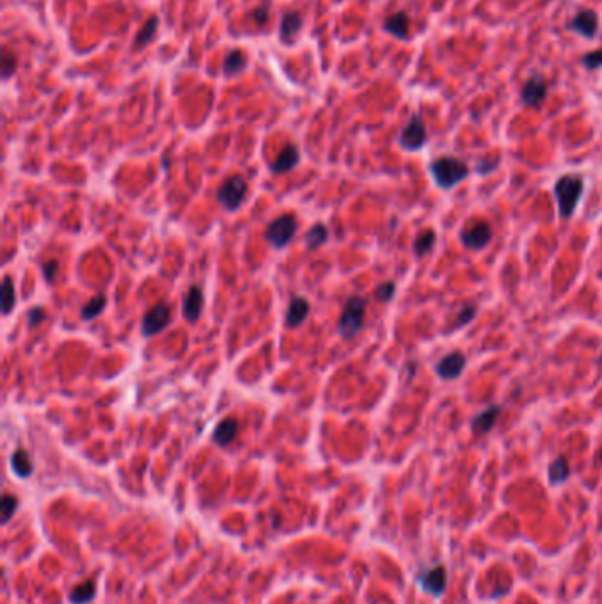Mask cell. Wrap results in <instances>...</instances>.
Instances as JSON below:
<instances>
[{"label":"cell","mask_w":602,"mask_h":604,"mask_svg":"<svg viewBox=\"0 0 602 604\" xmlns=\"http://www.w3.org/2000/svg\"><path fill=\"white\" fill-rule=\"evenodd\" d=\"M44 318H47V311L42 310V308L34 306L32 310H29V313H27L29 329H35L38 325H41L42 321H44Z\"/></svg>","instance_id":"obj_34"},{"label":"cell","mask_w":602,"mask_h":604,"mask_svg":"<svg viewBox=\"0 0 602 604\" xmlns=\"http://www.w3.org/2000/svg\"><path fill=\"white\" fill-rule=\"evenodd\" d=\"M398 142L405 150H410V152L421 150L422 147L426 145L428 131H426V124H424L421 115L415 113L414 117L408 120L407 126H405L403 129H401V133H399Z\"/></svg>","instance_id":"obj_7"},{"label":"cell","mask_w":602,"mask_h":604,"mask_svg":"<svg viewBox=\"0 0 602 604\" xmlns=\"http://www.w3.org/2000/svg\"><path fill=\"white\" fill-rule=\"evenodd\" d=\"M247 65V55L242 50H231L228 51L225 64H222V71L227 77H237L242 69H246Z\"/></svg>","instance_id":"obj_21"},{"label":"cell","mask_w":602,"mask_h":604,"mask_svg":"<svg viewBox=\"0 0 602 604\" xmlns=\"http://www.w3.org/2000/svg\"><path fill=\"white\" fill-rule=\"evenodd\" d=\"M158 25H159L158 16H150V18L147 19L145 25L142 27V31L136 34V39H135L136 48H145V46L152 41L154 34H156V31H158Z\"/></svg>","instance_id":"obj_28"},{"label":"cell","mask_w":602,"mask_h":604,"mask_svg":"<svg viewBox=\"0 0 602 604\" xmlns=\"http://www.w3.org/2000/svg\"><path fill=\"white\" fill-rule=\"evenodd\" d=\"M585 180L578 173H565L560 179H556L553 186L556 205H558V214L562 219H569L578 209V203L583 196Z\"/></svg>","instance_id":"obj_1"},{"label":"cell","mask_w":602,"mask_h":604,"mask_svg":"<svg viewBox=\"0 0 602 604\" xmlns=\"http://www.w3.org/2000/svg\"><path fill=\"white\" fill-rule=\"evenodd\" d=\"M205 308V294L204 288L198 287V285H193L189 287V290L186 292L184 302H182V317L188 321L195 324L198 321V318L202 317Z\"/></svg>","instance_id":"obj_12"},{"label":"cell","mask_w":602,"mask_h":604,"mask_svg":"<svg viewBox=\"0 0 602 604\" xmlns=\"http://www.w3.org/2000/svg\"><path fill=\"white\" fill-rule=\"evenodd\" d=\"M106 302H108V299L104 294L94 295V297L90 299V301H88L85 306H81V310H80L81 320L92 321L94 318L99 317V315L104 311V308H106Z\"/></svg>","instance_id":"obj_22"},{"label":"cell","mask_w":602,"mask_h":604,"mask_svg":"<svg viewBox=\"0 0 602 604\" xmlns=\"http://www.w3.org/2000/svg\"><path fill=\"white\" fill-rule=\"evenodd\" d=\"M496 166H498V161H496V163H493V165H487V161H484V163H480V165L477 166V172H479L480 175H486L487 172H491V170H495Z\"/></svg>","instance_id":"obj_37"},{"label":"cell","mask_w":602,"mask_h":604,"mask_svg":"<svg viewBox=\"0 0 602 604\" xmlns=\"http://www.w3.org/2000/svg\"><path fill=\"white\" fill-rule=\"evenodd\" d=\"M42 276H44V280H47V283H54L55 276H57L58 272V262L57 260H48L42 264Z\"/></svg>","instance_id":"obj_36"},{"label":"cell","mask_w":602,"mask_h":604,"mask_svg":"<svg viewBox=\"0 0 602 604\" xmlns=\"http://www.w3.org/2000/svg\"><path fill=\"white\" fill-rule=\"evenodd\" d=\"M250 193V184L242 175L235 173V175L228 177L227 180H222L221 186L218 189V200L228 212H235L241 209L244 200L247 198Z\"/></svg>","instance_id":"obj_4"},{"label":"cell","mask_w":602,"mask_h":604,"mask_svg":"<svg viewBox=\"0 0 602 604\" xmlns=\"http://www.w3.org/2000/svg\"><path fill=\"white\" fill-rule=\"evenodd\" d=\"M172 318V310L166 302H158L156 306L150 308L142 320V336L152 337L165 331Z\"/></svg>","instance_id":"obj_8"},{"label":"cell","mask_w":602,"mask_h":604,"mask_svg":"<svg viewBox=\"0 0 602 604\" xmlns=\"http://www.w3.org/2000/svg\"><path fill=\"white\" fill-rule=\"evenodd\" d=\"M430 173L438 188L449 191L463 182L470 173V168L463 159L454 156H440L431 161Z\"/></svg>","instance_id":"obj_2"},{"label":"cell","mask_w":602,"mask_h":604,"mask_svg":"<svg viewBox=\"0 0 602 604\" xmlns=\"http://www.w3.org/2000/svg\"><path fill=\"white\" fill-rule=\"evenodd\" d=\"M599 458H601V459H602V452H599Z\"/></svg>","instance_id":"obj_38"},{"label":"cell","mask_w":602,"mask_h":604,"mask_svg":"<svg viewBox=\"0 0 602 604\" xmlns=\"http://www.w3.org/2000/svg\"><path fill=\"white\" fill-rule=\"evenodd\" d=\"M11 467L18 477L27 479L34 474V459L25 449H18L11 456Z\"/></svg>","instance_id":"obj_20"},{"label":"cell","mask_w":602,"mask_h":604,"mask_svg":"<svg viewBox=\"0 0 602 604\" xmlns=\"http://www.w3.org/2000/svg\"><path fill=\"white\" fill-rule=\"evenodd\" d=\"M437 244V232L434 230H424L414 241V253L417 257H426L428 253Z\"/></svg>","instance_id":"obj_26"},{"label":"cell","mask_w":602,"mask_h":604,"mask_svg":"<svg viewBox=\"0 0 602 604\" xmlns=\"http://www.w3.org/2000/svg\"><path fill=\"white\" fill-rule=\"evenodd\" d=\"M569 475H571V467H569L567 459H565L564 456L553 459L548 468L549 482H551V484H562V482L567 481Z\"/></svg>","instance_id":"obj_24"},{"label":"cell","mask_w":602,"mask_h":604,"mask_svg":"<svg viewBox=\"0 0 602 604\" xmlns=\"http://www.w3.org/2000/svg\"><path fill=\"white\" fill-rule=\"evenodd\" d=\"M581 64H583V67H587L588 71H595V69L602 67V50H594L585 54L583 58H581Z\"/></svg>","instance_id":"obj_33"},{"label":"cell","mask_w":602,"mask_h":604,"mask_svg":"<svg viewBox=\"0 0 602 604\" xmlns=\"http://www.w3.org/2000/svg\"><path fill=\"white\" fill-rule=\"evenodd\" d=\"M366 308H368V301L364 297H361V295L348 297L338 320V333L341 334L343 340L350 341L359 336V333L364 327Z\"/></svg>","instance_id":"obj_3"},{"label":"cell","mask_w":602,"mask_h":604,"mask_svg":"<svg viewBox=\"0 0 602 604\" xmlns=\"http://www.w3.org/2000/svg\"><path fill=\"white\" fill-rule=\"evenodd\" d=\"M304 25V18L299 11L284 13L279 22V41L283 45H293L295 35L299 34Z\"/></svg>","instance_id":"obj_14"},{"label":"cell","mask_w":602,"mask_h":604,"mask_svg":"<svg viewBox=\"0 0 602 604\" xmlns=\"http://www.w3.org/2000/svg\"><path fill=\"white\" fill-rule=\"evenodd\" d=\"M16 304V290L15 283L9 276H6L4 281H2V315L8 317L11 315V311L15 310Z\"/></svg>","instance_id":"obj_27"},{"label":"cell","mask_w":602,"mask_h":604,"mask_svg":"<svg viewBox=\"0 0 602 604\" xmlns=\"http://www.w3.org/2000/svg\"><path fill=\"white\" fill-rule=\"evenodd\" d=\"M96 582L94 580H87V582L80 583L74 587L70 594V601L73 604H87L96 597Z\"/></svg>","instance_id":"obj_23"},{"label":"cell","mask_w":602,"mask_h":604,"mask_svg":"<svg viewBox=\"0 0 602 604\" xmlns=\"http://www.w3.org/2000/svg\"><path fill=\"white\" fill-rule=\"evenodd\" d=\"M16 67H18V55L13 54L11 50L4 48V55H2V78L8 80L13 74L16 73Z\"/></svg>","instance_id":"obj_31"},{"label":"cell","mask_w":602,"mask_h":604,"mask_svg":"<svg viewBox=\"0 0 602 604\" xmlns=\"http://www.w3.org/2000/svg\"><path fill=\"white\" fill-rule=\"evenodd\" d=\"M385 32H389L391 35H394L396 39H401V41H407L408 32H410V18L405 11H398L396 15L389 16L384 22Z\"/></svg>","instance_id":"obj_18"},{"label":"cell","mask_w":602,"mask_h":604,"mask_svg":"<svg viewBox=\"0 0 602 604\" xmlns=\"http://www.w3.org/2000/svg\"><path fill=\"white\" fill-rule=\"evenodd\" d=\"M237 433L238 421L234 419V417H227V419H222V421L215 426L214 433H212V440H214V444L219 445V447H227V445H230L231 442L237 438Z\"/></svg>","instance_id":"obj_17"},{"label":"cell","mask_w":602,"mask_h":604,"mask_svg":"<svg viewBox=\"0 0 602 604\" xmlns=\"http://www.w3.org/2000/svg\"><path fill=\"white\" fill-rule=\"evenodd\" d=\"M475 315H477L475 304H472V302H466V304H464V306L459 310V313H457L456 324L453 325V329L456 331V329H461V327H464V325H468L470 321L473 320V318H475Z\"/></svg>","instance_id":"obj_30"},{"label":"cell","mask_w":602,"mask_h":604,"mask_svg":"<svg viewBox=\"0 0 602 604\" xmlns=\"http://www.w3.org/2000/svg\"><path fill=\"white\" fill-rule=\"evenodd\" d=\"M251 16H253V19L257 22V25H265V23L269 22L270 18V11H269V6L267 4H261L258 6V8H254L253 11H251Z\"/></svg>","instance_id":"obj_35"},{"label":"cell","mask_w":602,"mask_h":604,"mask_svg":"<svg viewBox=\"0 0 602 604\" xmlns=\"http://www.w3.org/2000/svg\"><path fill=\"white\" fill-rule=\"evenodd\" d=\"M327 241H329V228L323 223H316V225L311 226L306 232V237H304V242L309 249H318Z\"/></svg>","instance_id":"obj_25"},{"label":"cell","mask_w":602,"mask_h":604,"mask_svg":"<svg viewBox=\"0 0 602 604\" xmlns=\"http://www.w3.org/2000/svg\"><path fill=\"white\" fill-rule=\"evenodd\" d=\"M548 96V84L539 73L532 74L521 88V103L528 108H539Z\"/></svg>","instance_id":"obj_9"},{"label":"cell","mask_w":602,"mask_h":604,"mask_svg":"<svg viewBox=\"0 0 602 604\" xmlns=\"http://www.w3.org/2000/svg\"><path fill=\"white\" fill-rule=\"evenodd\" d=\"M307 315H309V302L304 297H293L290 301V306L286 311V327L293 329L299 327L306 321Z\"/></svg>","instance_id":"obj_19"},{"label":"cell","mask_w":602,"mask_h":604,"mask_svg":"<svg viewBox=\"0 0 602 604\" xmlns=\"http://www.w3.org/2000/svg\"><path fill=\"white\" fill-rule=\"evenodd\" d=\"M466 367V357L463 352H450L445 357H441L434 366L437 375L441 380H456L459 379L461 373Z\"/></svg>","instance_id":"obj_11"},{"label":"cell","mask_w":602,"mask_h":604,"mask_svg":"<svg viewBox=\"0 0 602 604\" xmlns=\"http://www.w3.org/2000/svg\"><path fill=\"white\" fill-rule=\"evenodd\" d=\"M299 161H300L299 147L290 143V145H286L279 154H277V157L270 163L269 168L270 172L276 173V175H281V173L292 172V170L299 165Z\"/></svg>","instance_id":"obj_15"},{"label":"cell","mask_w":602,"mask_h":604,"mask_svg":"<svg viewBox=\"0 0 602 604\" xmlns=\"http://www.w3.org/2000/svg\"><path fill=\"white\" fill-rule=\"evenodd\" d=\"M567 29L587 39H594L599 31L597 13L594 9H579L578 15L567 22Z\"/></svg>","instance_id":"obj_10"},{"label":"cell","mask_w":602,"mask_h":604,"mask_svg":"<svg viewBox=\"0 0 602 604\" xmlns=\"http://www.w3.org/2000/svg\"><path fill=\"white\" fill-rule=\"evenodd\" d=\"M493 232L491 225L484 219H473L461 230L459 239L466 249H473V251H480L491 242Z\"/></svg>","instance_id":"obj_6"},{"label":"cell","mask_w":602,"mask_h":604,"mask_svg":"<svg viewBox=\"0 0 602 604\" xmlns=\"http://www.w3.org/2000/svg\"><path fill=\"white\" fill-rule=\"evenodd\" d=\"M16 507H18V498L15 495L6 493L0 502V514H2V523H8L13 518V514L16 513Z\"/></svg>","instance_id":"obj_29"},{"label":"cell","mask_w":602,"mask_h":604,"mask_svg":"<svg viewBox=\"0 0 602 604\" xmlns=\"http://www.w3.org/2000/svg\"><path fill=\"white\" fill-rule=\"evenodd\" d=\"M500 410H502L500 405H489L486 406L482 412L477 413V415L473 417L472 424H470L472 426V431L475 433V435H486V433L491 431V429L495 428L496 421H498Z\"/></svg>","instance_id":"obj_16"},{"label":"cell","mask_w":602,"mask_h":604,"mask_svg":"<svg viewBox=\"0 0 602 604\" xmlns=\"http://www.w3.org/2000/svg\"><path fill=\"white\" fill-rule=\"evenodd\" d=\"M418 583L426 592L433 594V596L440 597L444 594L445 587H447V571L444 566L431 567V569L424 571L417 576Z\"/></svg>","instance_id":"obj_13"},{"label":"cell","mask_w":602,"mask_h":604,"mask_svg":"<svg viewBox=\"0 0 602 604\" xmlns=\"http://www.w3.org/2000/svg\"><path fill=\"white\" fill-rule=\"evenodd\" d=\"M299 221L293 214H283L270 221L265 228V241L269 242L274 249H283L295 237Z\"/></svg>","instance_id":"obj_5"},{"label":"cell","mask_w":602,"mask_h":604,"mask_svg":"<svg viewBox=\"0 0 602 604\" xmlns=\"http://www.w3.org/2000/svg\"><path fill=\"white\" fill-rule=\"evenodd\" d=\"M396 295V283L394 281H385L380 287L376 288L375 297L378 302H391Z\"/></svg>","instance_id":"obj_32"}]
</instances>
